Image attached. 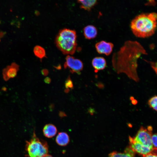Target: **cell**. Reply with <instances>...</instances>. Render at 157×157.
<instances>
[{
	"label": "cell",
	"instance_id": "obj_1",
	"mask_svg": "<svg viewBox=\"0 0 157 157\" xmlns=\"http://www.w3.org/2000/svg\"><path fill=\"white\" fill-rule=\"evenodd\" d=\"M147 54L139 42L127 41L113 54L112 60L113 67L117 74H125L131 79L138 82L140 79L137 72L138 60L142 55Z\"/></svg>",
	"mask_w": 157,
	"mask_h": 157
},
{
	"label": "cell",
	"instance_id": "obj_2",
	"mask_svg": "<svg viewBox=\"0 0 157 157\" xmlns=\"http://www.w3.org/2000/svg\"><path fill=\"white\" fill-rule=\"evenodd\" d=\"M157 18V14L155 13L142 14L136 16L130 24L132 33L139 38H147L152 36L156 29Z\"/></svg>",
	"mask_w": 157,
	"mask_h": 157
},
{
	"label": "cell",
	"instance_id": "obj_3",
	"mask_svg": "<svg viewBox=\"0 0 157 157\" xmlns=\"http://www.w3.org/2000/svg\"><path fill=\"white\" fill-rule=\"evenodd\" d=\"M76 31L67 28L60 30L56 35L55 43L58 49L65 55H73L77 46Z\"/></svg>",
	"mask_w": 157,
	"mask_h": 157
},
{
	"label": "cell",
	"instance_id": "obj_4",
	"mask_svg": "<svg viewBox=\"0 0 157 157\" xmlns=\"http://www.w3.org/2000/svg\"><path fill=\"white\" fill-rule=\"evenodd\" d=\"M26 149L28 157H42L49 151L47 143L40 140L34 132L31 140L26 142Z\"/></svg>",
	"mask_w": 157,
	"mask_h": 157
},
{
	"label": "cell",
	"instance_id": "obj_5",
	"mask_svg": "<svg viewBox=\"0 0 157 157\" xmlns=\"http://www.w3.org/2000/svg\"><path fill=\"white\" fill-rule=\"evenodd\" d=\"M152 130L151 126H148L147 129L142 126L135 136L132 138L134 141L143 147L154 149L155 148H154L151 140Z\"/></svg>",
	"mask_w": 157,
	"mask_h": 157
},
{
	"label": "cell",
	"instance_id": "obj_6",
	"mask_svg": "<svg viewBox=\"0 0 157 157\" xmlns=\"http://www.w3.org/2000/svg\"><path fill=\"white\" fill-rule=\"evenodd\" d=\"M64 69L68 68L72 73L80 74L83 70V64L80 60L75 58L70 55H67L64 65Z\"/></svg>",
	"mask_w": 157,
	"mask_h": 157
},
{
	"label": "cell",
	"instance_id": "obj_7",
	"mask_svg": "<svg viewBox=\"0 0 157 157\" xmlns=\"http://www.w3.org/2000/svg\"><path fill=\"white\" fill-rule=\"evenodd\" d=\"M114 47L113 44L104 40L96 43L95 47L97 52L99 54L109 55L112 52Z\"/></svg>",
	"mask_w": 157,
	"mask_h": 157
},
{
	"label": "cell",
	"instance_id": "obj_8",
	"mask_svg": "<svg viewBox=\"0 0 157 157\" xmlns=\"http://www.w3.org/2000/svg\"><path fill=\"white\" fill-rule=\"evenodd\" d=\"M19 68V66L15 62L12 63L3 69V74L4 79L7 80L10 78L15 77Z\"/></svg>",
	"mask_w": 157,
	"mask_h": 157
},
{
	"label": "cell",
	"instance_id": "obj_9",
	"mask_svg": "<svg viewBox=\"0 0 157 157\" xmlns=\"http://www.w3.org/2000/svg\"><path fill=\"white\" fill-rule=\"evenodd\" d=\"M131 148L134 151L142 155H146L151 152L154 149L147 148L141 145L139 143L135 142L132 137H129Z\"/></svg>",
	"mask_w": 157,
	"mask_h": 157
},
{
	"label": "cell",
	"instance_id": "obj_10",
	"mask_svg": "<svg viewBox=\"0 0 157 157\" xmlns=\"http://www.w3.org/2000/svg\"><path fill=\"white\" fill-rule=\"evenodd\" d=\"M106 64L105 59L102 57H95L92 60V65L96 72L104 69Z\"/></svg>",
	"mask_w": 157,
	"mask_h": 157
},
{
	"label": "cell",
	"instance_id": "obj_11",
	"mask_svg": "<svg viewBox=\"0 0 157 157\" xmlns=\"http://www.w3.org/2000/svg\"><path fill=\"white\" fill-rule=\"evenodd\" d=\"M97 30L96 28L92 25H88L83 29V35L85 38L90 40L95 38L97 34Z\"/></svg>",
	"mask_w": 157,
	"mask_h": 157
},
{
	"label": "cell",
	"instance_id": "obj_12",
	"mask_svg": "<svg viewBox=\"0 0 157 157\" xmlns=\"http://www.w3.org/2000/svg\"><path fill=\"white\" fill-rule=\"evenodd\" d=\"M43 131L44 135L46 137L51 138L56 135L57 130L55 125L52 124H49L44 126Z\"/></svg>",
	"mask_w": 157,
	"mask_h": 157
},
{
	"label": "cell",
	"instance_id": "obj_13",
	"mask_svg": "<svg viewBox=\"0 0 157 157\" xmlns=\"http://www.w3.org/2000/svg\"><path fill=\"white\" fill-rule=\"evenodd\" d=\"M69 141V138L68 135L65 132L59 133L56 139V143L58 145L62 146H65L67 145Z\"/></svg>",
	"mask_w": 157,
	"mask_h": 157
},
{
	"label": "cell",
	"instance_id": "obj_14",
	"mask_svg": "<svg viewBox=\"0 0 157 157\" xmlns=\"http://www.w3.org/2000/svg\"><path fill=\"white\" fill-rule=\"evenodd\" d=\"M134 152L130 147L127 148L123 153L113 152L109 155L108 157H134Z\"/></svg>",
	"mask_w": 157,
	"mask_h": 157
},
{
	"label": "cell",
	"instance_id": "obj_15",
	"mask_svg": "<svg viewBox=\"0 0 157 157\" xmlns=\"http://www.w3.org/2000/svg\"><path fill=\"white\" fill-rule=\"evenodd\" d=\"M98 0H77L80 7L85 10L89 11L95 5Z\"/></svg>",
	"mask_w": 157,
	"mask_h": 157
},
{
	"label": "cell",
	"instance_id": "obj_16",
	"mask_svg": "<svg viewBox=\"0 0 157 157\" xmlns=\"http://www.w3.org/2000/svg\"><path fill=\"white\" fill-rule=\"evenodd\" d=\"M33 52L35 56L41 60L43 58L47 57L45 49L39 45H36L34 47Z\"/></svg>",
	"mask_w": 157,
	"mask_h": 157
},
{
	"label": "cell",
	"instance_id": "obj_17",
	"mask_svg": "<svg viewBox=\"0 0 157 157\" xmlns=\"http://www.w3.org/2000/svg\"><path fill=\"white\" fill-rule=\"evenodd\" d=\"M148 103L151 108L157 111V97L156 95H154L148 101Z\"/></svg>",
	"mask_w": 157,
	"mask_h": 157
},
{
	"label": "cell",
	"instance_id": "obj_18",
	"mask_svg": "<svg viewBox=\"0 0 157 157\" xmlns=\"http://www.w3.org/2000/svg\"><path fill=\"white\" fill-rule=\"evenodd\" d=\"M65 86L66 88L65 92H69V89L73 88V84L69 76L67 79L65 83Z\"/></svg>",
	"mask_w": 157,
	"mask_h": 157
},
{
	"label": "cell",
	"instance_id": "obj_19",
	"mask_svg": "<svg viewBox=\"0 0 157 157\" xmlns=\"http://www.w3.org/2000/svg\"><path fill=\"white\" fill-rule=\"evenodd\" d=\"M157 134H154L151 137V142L154 148L157 149Z\"/></svg>",
	"mask_w": 157,
	"mask_h": 157
},
{
	"label": "cell",
	"instance_id": "obj_20",
	"mask_svg": "<svg viewBox=\"0 0 157 157\" xmlns=\"http://www.w3.org/2000/svg\"><path fill=\"white\" fill-rule=\"evenodd\" d=\"M157 149H154L151 153L145 155L143 157H157Z\"/></svg>",
	"mask_w": 157,
	"mask_h": 157
},
{
	"label": "cell",
	"instance_id": "obj_21",
	"mask_svg": "<svg viewBox=\"0 0 157 157\" xmlns=\"http://www.w3.org/2000/svg\"><path fill=\"white\" fill-rule=\"evenodd\" d=\"M149 63L151 64V65L153 69V70L156 72V73H157V68H156V64H155V63L154 62H149Z\"/></svg>",
	"mask_w": 157,
	"mask_h": 157
},
{
	"label": "cell",
	"instance_id": "obj_22",
	"mask_svg": "<svg viewBox=\"0 0 157 157\" xmlns=\"http://www.w3.org/2000/svg\"><path fill=\"white\" fill-rule=\"evenodd\" d=\"M41 73L43 75L46 76L48 75L49 71L46 69H44L41 70Z\"/></svg>",
	"mask_w": 157,
	"mask_h": 157
},
{
	"label": "cell",
	"instance_id": "obj_23",
	"mask_svg": "<svg viewBox=\"0 0 157 157\" xmlns=\"http://www.w3.org/2000/svg\"><path fill=\"white\" fill-rule=\"evenodd\" d=\"M130 99L131 101L132 104L134 105L136 104L137 103V101L134 99V98L133 97H131Z\"/></svg>",
	"mask_w": 157,
	"mask_h": 157
},
{
	"label": "cell",
	"instance_id": "obj_24",
	"mask_svg": "<svg viewBox=\"0 0 157 157\" xmlns=\"http://www.w3.org/2000/svg\"><path fill=\"white\" fill-rule=\"evenodd\" d=\"M51 78L49 77H47L44 79V82L47 83H50L51 82Z\"/></svg>",
	"mask_w": 157,
	"mask_h": 157
},
{
	"label": "cell",
	"instance_id": "obj_25",
	"mask_svg": "<svg viewBox=\"0 0 157 157\" xmlns=\"http://www.w3.org/2000/svg\"><path fill=\"white\" fill-rule=\"evenodd\" d=\"M6 32L3 31H0V38H3L6 34Z\"/></svg>",
	"mask_w": 157,
	"mask_h": 157
},
{
	"label": "cell",
	"instance_id": "obj_26",
	"mask_svg": "<svg viewBox=\"0 0 157 157\" xmlns=\"http://www.w3.org/2000/svg\"><path fill=\"white\" fill-rule=\"evenodd\" d=\"M42 157H53L51 155L47 154L44 155Z\"/></svg>",
	"mask_w": 157,
	"mask_h": 157
},
{
	"label": "cell",
	"instance_id": "obj_27",
	"mask_svg": "<svg viewBox=\"0 0 157 157\" xmlns=\"http://www.w3.org/2000/svg\"><path fill=\"white\" fill-rule=\"evenodd\" d=\"M0 41H1V40H0Z\"/></svg>",
	"mask_w": 157,
	"mask_h": 157
}]
</instances>
